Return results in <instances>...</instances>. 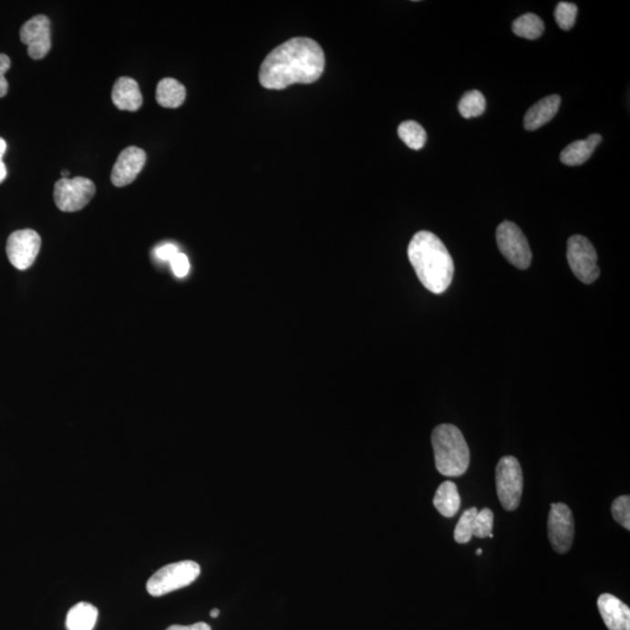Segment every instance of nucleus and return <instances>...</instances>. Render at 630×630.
<instances>
[{
    "mask_svg": "<svg viewBox=\"0 0 630 630\" xmlns=\"http://www.w3.org/2000/svg\"><path fill=\"white\" fill-rule=\"evenodd\" d=\"M325 69L321 46L310 37H294L278 46L263 61L260 82L266 89L282 90L295 83L318 81Z\"/></svg>",
    "mask_w": 630,
    "mask_h": 630,
    "instance_id": "f257e3e1",
    "label": "nucleus"
},
{
    "mask_svg": "<svg viewBox=\"0 0 630 630\" xmlns=\"http://www.w3.org/2000/svg\"><path fill=\"white\" fill-rule=\"evenodd\" d=\"M417 277L429 292L444 294L452 283L454 263L439 237L429 232H419L412 237L408 248Z\"/></svg>",
    "mask_w": 630,
    "mask_h": 630,
    "instance_id": "f03ea898",
    "label": "nucleus"
},
{
    "mask_svg": "<svg viewBox=\"0 0 630 630\" xmlns=\"http://www.w3.org/2000/svg\"><path fill=\"white\" fill-rule=\"evenodd\" d=\"M432 446L436 469L444 477H461L469 470L470 453L460 429L452 424H441L433 429Z\"/></svg>",
    "mask_w": 630,
    "mask_h": 630,
    "instance_id": "7ed1b4c3",
    "label": "nucleus"
},
{
    "mask_svg": "<svg viewBox=\"0 0 630 630\" xmlns=\"http://www.w3.org/2000/svg\"><path fill=\"white\" fill-rule=\"evenodd\" d=\"M201 573V567L193 561H183L166 565L149 579L148 592L152 596H162L190 586Z\"/></svg>",
    "mask_w": 630,
    "mask_h": 630,
    "instance_id": "20e7f679",
    "label": "nucleus"
},
{
    "mask_svg": "<svg viewBox=\"0 0 630 630\" xmlns=\"http://www.w3.org/2000/svg\"><path fill=\"white\" fill-rule=\"evenodd\" d=\"M496 490L504 511H514L521 503L523 493V473L515 457L501 459L496 467Z\"/></svg>",
    "mask_w": 630,
    "mask_h": 630,
    "instance_id": "39448f33",
    "label": "nucleus"
},
{
    "mask_svg": "<svg viewBox=\"0 0 630 630\" xmlns=\"http://www.w3.org/2000/svg\"><path fill=\"white\" fill-rule=\"evenodd\" d=\"M567 262L580 282L591 284L598 279V254L586 237L574 235L567 241Z\"/></svg>",
    "mask_w": 630,
    "mask_h": 630,
    "instance_id": "423d86ee",
    "label": "nucleus"
},
{
    "mask_svg": "<svg viewBox=\"0 0 630 630\" xmlns=\"http://www.w3.org/2000/svg\"><path fill=\"white\" fill-rule=\"evenodd\" d=\"M500 252L517 269L525 270L532 264V253L527 237L515 223L504 221L496 232Z\"/></svg>",
    "mask_w": 630,
    "mask_h": 630,
    "instance_id": "0eeeda50",
    "label": "nucleus"
},
{
    "mask_svg": "<svg viewBox=\"0 0 630 630\" xmlns=\"http://www.w3.org/2000/svg\"><path fill=\"white\" fill-rule=\"evenodd\" d=\"M95 193V183L89 179H61L54 187V201L61 212H73L83 210Z\"/></svg>",
    "mask_w": 630,
    "mask_h": 630,
    "instance_id": "6e6552de",
    "label": "nucleus"
},
{
    "mask_svg": "<svg viewBox=\"0 0 630 630\" xmlns=\"http://www.w3.org/2000/svg\"><path fill=\"white\" fill-rule=\"evenodd\" d=\"M41 248V237L32 229L15 232L8 237L6 253L11 264L18 270H27L36 262Z\"/></svg>",
    "mask_w": 630,
    "mask_h": 630,
    "instance_id": "1a4fd4ad",
    "label": "nucleus"
},
{
    "mask_svg": "<svg viewBox=\"0 0 630 630\" xmlns=\"http://www.w3.org/2000/svg\"><path fill=\"white\" fill-rule=\"evenodd\" d=\"M548 527L550 543L554 551L566 553L574 538V519L571 509L564 503L551 504Z\"/></svg>",
    "mask_w": 630,
    "mask_h": 630,
    "instance_id": "9d476101",
    "label": "nucleus"
},
{
    "mask_svg": "<svg viewBox=\"0 0 630 630\" xmlns=\"http://www.w3.org/2000/svg\"><path fill=\"white\" fill-rule=\"evenodd\" d=\"M20 39L27 46L28 56L41 60L52 48L51 20L44 15L33 16L20 29Z\"/></svg>",
    "mask_w": 630,
    "mask_h": 630,
    "instance_id": "9b49d317",
    "label": "nucleus"
},
{
    "mask_svg": "<svg viewBox=\"0 0 630 630\" xmlns=\"http://www.w3.org/2000/svg\"><path fill=\"white\" fill-rule=\"evenodd\" d=\"M146 153L143 149L130 146L120 152L111 172V182L116 187L130 185L144 169Z\"/></svg>",
    "mask_w": 630,
    "mask_h": 630,
    "instance_id": "f8f14e48",
    "label": "nucleus"
},
{
    "mask_svg": "<svg viewBox=\"0 0 630 630\" xmlns=\"http://www.w3.org/2000/svg\"><path fill=\"white\" fill-rule=\"evenodd\" d=\"M598 608L609 630H630V609L616 596L609 594L600 595Z\"/></svg>",
    "mask_w": 630,
    "mask_h": 630,
    "instance_id": "ddd939ff",
    "label": "nucleus"
},
{
    "mask_svg": "<svg viewBox=\"0 0 630 630\" xmlns=\"http://www.w3.org/2000/svg\"><path fill=\"white\" fill-rule=\"evenodd\" d=\"M112 102L119 110H139L143 104V95L137 81L131 77H119L112 88Z\"/></svg>",
    "mask_w": 630,
    "mask_h": 630,
    "instance_id": "4468645a",
    "label": "nucleus"
},
{
    "mask_svg": "<svg viewBox=\"0 0 630 630\" xmlns=\"http://www.w3.org/2000/svg\"><path fill=\"white\" fill-rule=\"evenodd\" d=\"M561 103L562 98L558 95H551L538 101L525 114L524 128L528 131H535L549 123L557 115Z\"/></svg>",
    "mask_w": 630,
    "mask_h": 630,
    "instance_id": "2eb2a0df",
    "label": "nucleus"
},
{
    "mask_svg": "<svg viewBox=\"0 0 630 630\" xmlns=\"http://www.w3.org/2000/svg\"><path fill=\"white\" fill-rule=\"evenodd\" d=\"M603 138L600 135H591L584 140H577L567 145L561 153V160L566 166H580L585 164L590 160L596 146L600 144Z\"/></svg>",
    "mask_w": 630,
    "mask_h": 630,
    "instance_id": "dca6fc26",
    "label": "nucleus"
},
{
    "mask_svg": "<svg viewBox=\"0 0 630 630\" xmlns=\"http://www.w3.org/2000/svg\"><path fill=\"white\" fill-rule=\"evenodd\" d=\"M156 98L160 106L177 109L185 102L186 88L175 78H162L157 86Z\"/></svg>",
    "mask_w": 630,
    "mask_h": 630,
    "instance_id": "f3484780",
    "label": "nucleus"
},
{
    "mask_svg": "<svg viewBox=\"0 0 630 630\" xmlns=\"http://www.w3.org/2000/svg\"><path fill=\"white\" fill-rule=\"evenodd\" d=\"M433 504L442 516H456L461 506L460 495H459L456 483L452 481L442 482L436 491Z\"/></svg>",
    "mask_w": 630,
    "mask_h": 630,
    "instance_id": "a211bd4d",
    "label": "nucleus"
},
{
    "mask_svg": "<svg viewBox=\"0 0 630 630\" xmlns=\"http://www.w3.org/2000/svg\"><path fill=\"white\" fill-rule=\"evenodd\" d=\"M98 611L94 604L78 603L69 609L66 625L68 630H93L98 621Z\"/></svg>",
    "mask_w": 630,
    "mask_h": 630,
    "instance_id": "6ab92c4d",
    "label": "nucleus"
},
{
    "mask_svg": "<svg viewBox=\"0 0 630 630\" xmlns=\"http://www.w3.org/2000/svg\"><path fill=\"white\" fill-rule=\"evenodd\" d=\"M512 31L517 36L528 40H536L544 32V23L540 16L527 14L517 18L512 24Z\"/></svg>",
    "mask_w": 630,
    "mask_h": 630,
    "instance_id": "aec40b11",
    "label": "nucleus"
},
{
    "mask_svg": "<svg viewBox=\"0 0 630 630\" xmlns=\"http://www.w3.org/2000/svg\"><path fill=\"white\" fill-rule=\"evenodd\" d=\"M398 136L408 148L416 150V151L423 149L428 139L427 131L415 120H407V122L400 124L398 127Z\"/></svg>",
    "mask_w": 630,
    "mask_h": 630,
    "instance_id": "412c9836",
    "label": "nucleus"
},
{
    "mask_svg": "<svg viewBox=\"0 0 630 630\" xmlns=\"http://www.w3.org/2000/svg\"><path fill=\"white\" fill-rule=\"evenodd\" d=\"M486 110V98L479 90H471L462 96L459 111L464 119L479 117Z\"/></svg>",
    "mask_w": 630,
    "mask_h": 630,
    "instance_id": "4be33fe9",
    "label": "nucleus"
},
{
    "mask_svg": "<svg viewBox=\"0 0 630 630\" xmlns=\"http://www.w3.org/2000/svg\"><path fill=\"white\" fill-rule=\"evenodd\" d=\"M478 509L473 507L467 509L459 520L456 530H454V540L459 544H466L471 540L474 533L475 519H477Z\"/></svg>",
    "mask_w": 630,
    "mask_h": 630,
    "instance_id": "5701e85b",
    "label": "nucleus"
},
{
    "mask_svg": "<svg viewBox=\"0 0 630 630\" xmlns=\"http://www.w3.org/2000/svg\"><path fill=\"white\" fill-rule=\"evenodd\" d=\"M577 15L578 7L573 3H559L556 11H554V18H556L558 26L564 31H570L574 26Z\"/></svg>",
    "mask_w": 630,
    "mask_h": 630,
    "instance_id": "b1692460",
    "label": "nucleus"
},
{
    "mask_svg": "<svg viewBox=\"0 0 630 630\" xmlns=\"http://www.w3.org/2000/svg\"><path fill=\"white\" fill-rule=\"evenodd\" d=\"M494 528V514L491 509L485 508L481 511H478L477 519H475V528L473 536L478 538L490 537L493 533Z\"/></svg>",
    "mask_w": 630,
    "mask_h": 630,
    "instance_id": "393cba45",
    "label": "nucleus"
},
{
    "mask_svg": "<svg viewBox=\"0 0 630 630\" xmlns=\"http://www.w3.org/2000/svg\"><path fill=\"white\" fill-rule=\"evenodd\" d=\"M612 515L625 529L630 530V498L628 495L620 496L612 504Z\"/></svg>",
    "mask_w": 630,
    "mask_h": 630,
    "instance_id": "a878e982",
    "label": "nucleus"
},
{
    "mask_svg": "<svg viewBox=\"0 0 630 630\" xmlns=\"http://www.w3.org/2000/svg\"><path fill=\"white\" fill-rule=\"evenodd\" d=\"M170 264L173 274L177 275L178 278L186 277L190 273V261L185 253H178L175 254L172 260L170 261Z\"/></svg>",
    "mask_w": 630,
    "mask_h": 630,
    "instance_id": "bb28decb",
    "label": "nucleus"
},
{
    "mask_svg": "<svg viewBox=\"0 0 630 630\" xmlns=\"http://www.w3.org/2000/svg\"><path fill=\"white\" fill-rule=\"evenodd\" d=\"M11 67V58L6 54H0V98H4L8 91V82L5 77Z\"/></svg>",
    "mask_w": 630,
    "mask_h": 630,
    "instance_id": "cd10ccee",
    "label": "nucleus"
},
{
    "mask_svg": "<svg viewBox=\"0 0 630 630\" xmlns=\"http://www.w3.org/2000/svg\"><path fill=\"white\" fill-rule=\"evenodd\" d=\"M178 253L179 250L174 244L166 243L156 249L154 256L161 262H170Z\"/></svg>",
    "mask_w": 630,
    "mask_h": 630,
    "instance_id": "c85d7f7f",
    "label": "nucleus"
},
{
    "mask_svg": "<svg viewBox=\"0 0 630 630\" xmlns=\"http://www.w3.org/2000/svg\"><path fill=\"white\" fill-rule=\"evenodd\" d=\"M7 149L6 141L0 137V183H2L6 179L7 170L5 164H4L3 157L5 154Z\"/></svg>",
    "mask_w": 630,
    "mask_h": 630,
    "instance_id": "c756f323",
    "label": "nucleus"
},
{
    "mask_svg": "<svg viewBox=\"0 0 630 630\" xmlns=\"http://www.w3.org/2000/svg\"><path fill=\"white\" fill-rule=\"evenodd\" d=\"M166 630H212V628L210 625L198 623L191 625H173Z\"/></svg>",
    "mask_w": 630,
    "mask_h": 630,
    "instance_id": "7c9ffc66",
    "label": "nucleus"
},
{
    "mask_svg": "<svg viewBox=\"0 0 630 630\" xmlns=\"http://www.w3.org/2000/svg\"><path fill=\"white\" fill-rule=\"evenodd\" d=\"M219 615H220V609H218V608L212 609V611L211 612V616L214 617V619H216V617H218Z\"/></svg>",
    "mask_w": 630,
    "mask_h": 630,
    "instance_id": "2f4dec72",
    "label": "nucleus"
},
{
    "mask_svg": "<svg viewBox=\"0 0 630 630\" xmlns=\"http://www.w3.org/2000/svg\"><path fill=\"white\" fill-rule=\"evenodd\" d=\"M61 175H62V179H67V178H68L69 172H68V170H62Z\"/></svg>",
    "mask_w": 630,
    "mask_h": 630,
    "instance_id": "473e14b6",
    "label": "nucleus"
},
{
    "mask_svg": "<svg viewBox=\"0 0 630 630\" xmlns=\"http://www.w3.org/2000/svg\"><path fill=\"white\" fill-rule=\"evenodd\" d=\"M477 554H478V556H481V554H482V549H478Z\"/></svg>",
    "mask_w": 630,
    "mask_h": 630,
    "instance_id": "72a5a7b5",
    "label": "nucleus"
}]
</instances>
